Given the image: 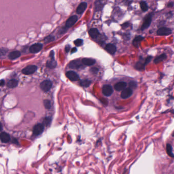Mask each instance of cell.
<instances>
[{
    "instance_id": "15",
    "label": "cell",
    "mask_w": 174,
    "mask_h": 174,
    "mask_svg": "<svg viewBox=\"0 0 174 174\" xmlns=\"http://www.w3.org/2000/svg\"><path fill=\"white\" fill-rule=\"evenodd\" d=\"M81 66H82V63L79 60L72 61L69 64V67L72 69L78 68L80 67Z\"/></svg>"
},
{
    "instance_id": "38",
    "label": "cell",
    "mask_w": 174,
    "mask_h": 174,
    "mask_svg": "<svg viewBox=\"0 0 174 174\" xmlns=\"http://www.w3.org/2000/svg\"><path fill=\"white\" fill-rule=\"evenodd\" d=\"M76 51H77V49H76V48H72V49H71V52L72 53H74L76 52Z\"/></svg>"
},
{
    "instance_id": "25",
    "label": "cell",
    "mask_w": 174,
    "mask_h": 174,
    "mask_svg": "<svg viewBox=\"0 0 174 174\" xmlns=\"http://www.w3.org/2000/svg\"><path fill=\"white\" fill-rule=\"evenodd\" d=\"M145 65L144 64V63H142L141 61H139L137 62L135 65V68L137 69V70H140V71H142V70H144L145 68Z\"/></svg>"
},
{
    "instance_id": "23",
    "label": "cell",
    "mask_w": 174,
    "mask_h": 174,
    "mask_svg": "<svg viewBox=\"0 0 174 174\" xmlns=\"http://www.w3.org/2000/svg\"><path fill=\"white\" fill-rule=\"evenodd\" d=\"M144 39V37L142 36H136L133 40V44L135 46V47H138V45L139 44V43H140L142 40Z\"/></svg>"
},
{
    "instance_id": "18",
    "label": "cell",
    "mask_w": 174,
    "mask_h": 174,
    "mask_svg": "<svg viewBox=\"0 0 174 174\" xmlns=\"http://www.w3.org/2000/svg\"><path fill=\"white\" fill-rule=\"evenodd\" d=\"M82 63H83V64H84L85 65L90 66V65H93L95 64V60L93 59L87 58H85L83 59Z\"/></svg>"
},
{
    "instance_id": "36",
    "label": "cell",
    "mask_w": 174,
    "mask_h": 174,
    "mask_svg": "<svg viewBox=\"0 0 174 174\" xmlns=\"http://www.w3.org/2000/svg\"><path fill=\"white\" fill-rule=\"evenodd\" d=\"M50 57L51 58H54V52L53 51H51L50 53Z\"/></svg>"
},
{
    "instance_id": "6",
    "label": "cell",
    "mask_w": 174,
    "mask_h": 174,
    "mask_svg": "<svg viewBox=\"0 0 174 174\" xmlns=\"http://www.w3.org/2000/svg\"><path fill=\"white\" fill-rule=\"evenodd\" d=\"M44 131V125L42 124H37L34 127L33 134L35 135H39Z\"/></svg>"
},
{
    "instance_id": "20",
    "label": "cell",
    "mask_w": 174,
    "mask_h": 174,
    "mask_svg": "<svg viewBox=\"0 0 174 174\" xmlns=\"http://www.w3.org/2000/svg\"><path fill=\"white\" fill-rule=\"evenodd\" d=\"M56 65L57 62L54 58H51L50 60H48V62H46V66L51 69L55 68L56 67Z\"/></svg>"
},
{
    "instance_id": "34",
    "label": "cell",
    "mask_w": 174,
    "mask_h": 174,
    "mask_svg": "<svg viewBox=\"0 0 174 174\" xmlns=\"http://www.w3.org/2000/svg\"><path fill=\"white\" fill-rule=\"evenodd\" d=\"M70 49V46L69 45H67L65 47V51L66 52H68Z\"/></svg>"
},
{
    "instance_id": "8",
    "label": "cell",
    "mask_w": 174,
    "mask_h": 174,
    "mask_svg": "<svg viewBox=\"0 0 174 174\" xmlns=\"http://www.w3.org/2000/svg\"><path fill=\"white\" fill-rule=\"evenodd\" d=\"M78 20V17L76 15H73L70 18H68L66 22V26L67 28H70L72 27Z\"/></svg>"
},
{
    "instance_id": "13",
    "label": "cell",
    "mask_w": 174,
    "mask_h": 174,
    "mask_svg": "<svg viewBox=\"0 0 174 174\" xmlns=\"http://www.w3.org/2000/svg\"><path fill=\"white\" fill-rule=\"evenodd\" d=\"M127 86V83L125 82H120L116 83L115 85V89L117 91H121L125 89Z\"/></svg>"
},
{
    "instance_id": "32",
    "label": "cell",
    "mask_w": 174,
    "mask_h": 174,
    "mask_svg": "<svg viewBox=\"0 0 174 174\" xmlns=\"http://www.w3.org/2000/svg\"><path fill=\"white\" fill-rule=\"evenodd\" d=\"M152 59V57L151 56H148L145 61V62H144L145 65H146L148 64L151 61Z\"/></svg>"
},
{
    "instance_id": "19",
    "label": "cell",
    "mask_w": 174,
    "mask_h": 174,
    "mask_svg": "<svg viewBox=\"0 0 174 174\" xmlns=\"http://www.w3.org/2000/svg\"><path fill=\"white\" fill-rule=\"evenodd\" d=\"M17 85H18V81L15 79L10 80L7 83V86L10 88H15L17 86Z\"/></svg>"
},
{
    "instance_id": "30",
    "label": "cell",
    "mask_w": 174,
    "mask_h": 174,
    "mask_svg": "<svg viewBox=\"0 0 174 174\" xmlns=\"http://www.w3.org/2000/svg\"><path fill=\"white\" fill-rule=\"evenodd\" d=\"M137 86V83L134 82V81H131V82H130L129 83V88H131V89L132 88H135Z\"/></svg>"
},
{
    "instance_id": "21",
    "label": "cell",
    "mask_w": 174,
    "mask_h": 174,
    "mask_svg": "<svg viewBox=\"0 0 174 174\" xmlns=\"http://www.w3.org/2000/svg\"><path fill=\"white\" fill-rule=\"evenodd\" d=\"M166 58H167V56L165 54H161L156 58L154 60V62L155 64H157V63H159L162 61H163Z\"/></svg>"
},
{
    "instance_id": "40",
    "label": "cell",
    "mask_w": 174,
    "mask_h": 174,
    "mask_svg": "<svg viewBox=\"0 0 174 174\" xmlns=\"http://www.w3.org/2000/svg\"><path fill=\"white\" fill-rule=\"evenodd\" d=\"M172 136H173V137H174V132H173V134H172Z\"/></svg>"
},
{
    "instance_id": "27",
    "label": "cell",
    "mask_w": 174,
    "mask_h": 174,
    "mask_svg": "<svg viewBox=\"0 0 174 174\" xmlns=\"http://www.w3.org/2000/svg\"><path fill=\"white\" fill-rule=\"evenodd\" d=\"M43 104L45 108L50 109L51 108V102L49 100H45L43 101Z\"/></svg>"
},
{
    "instance_id": "22",
    "label": "cell",
    "mask_w": 174,
    "mask_h": 174,
    "mask_svg": "<svg viewBox=\"0 0 174 174\" xmlns=\"http://www.w3.org/2000/svg\"><path fill=\"white\" fill-rule=\"evenodd\" d=\"M167 152L168 153V154L171 157L174 158V154L173 153V148L171 145L168 144L167 145Z\"/></svg>"
},
{
    "instance_id": "4",
    "label": "cell",
    "mask_w": 174,
    "mask_h": 174,
    "mask_svg": "<svg viewBox=\"0 0 174 174\" xmlns=\"http://www.w3.org/2000/svg\"><path fill=\"white\" fill-rule=\"evenodd\" d=\"M172 33V30L169 28L161 27L158 29L157 34L160 36H166L171 34Z\"/></svg>"
},
{
    "instance_id": "5",
    "label": "cell",
    "mask_w": 174,
    "mask_h": 174,
    "mask_svg": "<svg viewBox=\"0 0 174 174\" xmlns=\"http://www.w3.org/2000/svg\"><path fill=\"white\" fill-rule=\"evenodd\" d=\"M43 48V45L41 43H35L31 45L30 48V52L31 53H37L39 52H40Z\"/></svg>"
},
{
    "instance_id": "39",
    "label": "cell",
    "mask_w": 174,
    "mask_h": 174,
    "mask_svg": "<svg viewBox=\"0 0 174 174\" xmlns=\"http://www.w3.org/2000/svg\"><path fill=\"white\" fill-rule=\"evenodd\" d=\"M2 125L1 123L0 122V131L2 130Z\"/></svg>"
},
{
    "instance_id": "35",
    "label": "cell",
    "mask_w": 174,
    "mask_h": 174,
    "mask_svg": "<svg viewBox=\"0 0 174 174\" xmlns=\"http://www.w3.org/2000/svg\"><path fill=\"white\" fill-rule=\"evenodd\" d=\"M4 85H5V80L3 79L0 80V86H3Z\"/></svg>"
},
{
    "instance_id": "12",
    "label": "cell",
    "mask_w": 174,
    "mask_h": 174,
    "mask_svg": "<svg viewBox=\"0 0 174 174\" xmlns=\"http://www.w3.org/2000/svg\"><path fill=\"white\" fill-rule=\"evenodd\" d=\"M0 139L2 142L4 143H7L10 140V137L9 134L6 132H2L0 134Z\"/></svg>"
},
{
    "instance_id": "33",
    "label": "cell",
    "mask_w": 174,
    "mask_h": 174,
    "mask_svg": "<svg viewBox=\"0 0 174 174\" xmlns=\"http://www.w3.org/2000/svg\"><path fill=\"white\" fill-rule=\"evenodd\" d=\"M91 69L92 72H93V73H94V74H96V73H97L98 72V69L97 68H96V67L92 68Z\"/></svg>"
},
{
    "instance_id": "31",
    "label": "cell",
    "mask_w": 174,
    "mask_h": 174,
    "mask_svg": "<svg viewBox=\"0 0 174 174\" xmlns=\"http://www.w3.org/2000/svg\"><path fill=\"white\" fill-rule=\"evenodd\" d=\"M8 50L6 49H0V56H2L3 55H5Z\"/></svg>"
},
{
    "instance_id": "37",
    "label": "cell",
    "mask_w": 174,
    "mask_h": 174,
    "mask_svg": "<svg viewBox=\"0 0 174 174\" xmlns=\"http://www.w3.org/2000/svg\"><path fill=\"white\" fill-rule=\"evenodd\" d=\"M174 3L173 2H170L168 4V7H172L174 6Z\"/></svg>"
},
{
    "instance_id": "3",
    "label": "cell",
    "mask_w": 174,
    "mask_h": 174,
    "mask_svg": "<svg viewBox=\"0 0 174 174\" xmlns=\"http://www.w3.org/2000/svg\"><path fill=\"white\" fill-rule=\"evenodd\" d=\"M152 15L151 13L149 14L148 15L146 16V17L144 19L143 25L141 27L142 30H144L147 29L150 26L151 23V21H152Z\"/></svg>"
},
{
    "instance_id": "1",
    "label": "cell",
    "mask_w": 174,
    "mask_h": 174,
    "mask_svg": "<svg viewBox=\"0 0 174 174\" xmlns=\"http://www.w3.org/2000/svg\"><path fill=\"white\" fill-rule=\"evenodd\" d=\"M53 85L52 82L50 80H46L42 82L40 85L41 89L44 92L49 91L52 88Z\"/></svg>"
},
{
    "instance_id": "9",
    "label": "cell",
    "mask_w": 174,
    "mask_h": 174,
    "mask_svg": "<svg viewBox=\"0 0 174 174\" xmlns=\"http://www.w3.org/2000/svg\"><path fill=\"white\" fill-rule=\"evenodd\" d=\"M132 93H133L132 89H131L130 88H126L122 91V93L121 94V97L122 99H127L131 96V95H132Z\"/></svg>"
},
{
    "instance_id": "2",
    "label": "cell",
    "mask_w": 174,
    "mask_h": 174,
    "mask_svg": "<svg viewBox=\"0 0 174 174\" xmlns=\"http://www.w3.org/2000/svg\"><path fill=\"white\" fill-rule=\"evenodd\" d=\"M37 69V67L36 65H29L25 68H23L22 70V74H24L26 75H29L33 74L35 72Z\"/></svg>"
},
{
    "instance_id": "7",
    "label": "cell",
    "mask_w": 174,
    "mask_h": 174,
    "mask_svg": "<svg viewBox=\"0 0 174 174\" xmlns=\"http://www.w3.org/2000/svg\"><path fill=\"white\" fill-rule=\"evenodd\" d=\"M102 92L106 96L109 97L111 96L113 92L112 86L110 85H104L102 88Z\"/></svg>"
},
{
    "instance_id": "28",
    "label": "cell",
    "mask_w": 174,
    "mask_h": 174,
    "mask_svg": "<svg viewBox=\"0 0 174 174\" xmlns=\"http://www.w3.org/2000/svg\"><path fill=\"white\" fill-rule=\"evenodd\" d=\"M55 37L53 36H51V35H50L49 36H47L44 39V42L45 43H49L51 41H53L55 40Z\"/></svg>"
},
{
    "instance_id": "16",
    "label": "cell",
    "mask_w": 174,
    "mask_h": 174,
    "mask_svg": "<svg viewBox=\"0 0 174 174\" xmlns=\"http://www.w3.org/2000/svg\"><path fill=\"white\" fill-rule=\"evenodd\" d=\"M20 56H21V53L19 51H14L10 53L8 57L9 59L11 60H13V59L18 58Z\"/></svg>"
},
{
    "instance_id": "11",
    "label": "cell",
    "mask_w": 174,
    "mask_h": 174,
    "mask_svg": "<svg viewBox=\"0 0 174 174\" xmlns=\"http://www.w3.org/2000/svg\"><path fill=\"white\" fill-rule=\"evenodd\" d=\"M87 7V3L86 2L81 3L76 9V12L78 14H82Z\"/></svg>"
},
{
    "instance_id": "17",
    "label": "cell",
    "mask_w": 174,
    "mask_h": 174,
    "mask_svg": "<svg viewBox=\"0 0 174 174\" xmlns=\"http://www.w3.org/2000/svg\"><path fill=\"white\" fill-rule=\"evenodd\" d=\"M89 35H90V36L92 38H96L99 34V32L98 30L96 28L91 29L89 31Z\"/></svg>"
},
{
    "instance_id": "29",
    "label": "cell",
    "mask_w": 174,
    "mask_h": 174,
    "mask_svg": "<svg viewBox=\"0 0 174 174\" xmlns=\"http://www.w3.org/2000/svg\"><path fill=\"white\" fill-rule=\"evenodd\" d=\"M74 43L76 46H81L83 43V40L81 39H77L74 41Z\"/></svg>"
},
{
    "instance_id": "10",
    "label": "cell",
    "mask_w": 174,
    "mask_h": 174,
    "mask_svg": "<svg viewBox=\"0 0 174 174\" xmlns=\"http://www.w3.org/2000/svg\"><path fill=\"white\" fill-rule=\"evenodd\" d=\"M66 76L69 80L76 81L79 79V76L74 71H68L66 73Z\"/></svg>"
},
{
    "instance_id": "26",
    "label": "cell",
    "mask_w": 174,
    "mask_h": 174,
    "mask_svg": "<svg viewBox=\"0 0 174 174\" xmlns=\"http://www.w3.org/2000/svg\"><path fill=\"white\" fill-rule=\"evenodd\" d=\"M140 6H141V9L144 11V12H145V11H147L148 10V6L147 3L145 1H142L140 3Z\"/></svg>"
},
{
    "instance_id": "14",
    "label": "cell",
    "mask_w": 174,
    "mask_h": 174,
    "mask_svg": "<svg viewBox=\"0 0 174 174\" xmlns=\"http://www.w3.org/2000/svg\"><path fill=\"white\" fill-rule=\"evenodd\" d=\"M105 49L106 51H108L111 54H114L116 52V50H117L116 46L111 43L108 44L106 45Z\"/></svg>"
},
{
    "instance_id": "24",
    "label": "cell",
    "mask_w": 174,
    "mask_h": 174,
    "mask_svg": "<svg viewBox=\"0 0 174 174\" xmlns=\"http://www.w3.org/2000/svg\"><path fill=\"white\" fill-rule=\"evenodd\" d=\"M91 84V81L87 79L82 80H81L80 82V85L85 87H89Z\"/></svg>"
}]
</instances>
